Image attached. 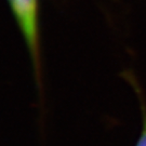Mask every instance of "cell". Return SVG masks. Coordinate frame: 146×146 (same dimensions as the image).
I'll use <instances>...</instances> for the list:
<instances>
[{"label": "cell", "mask_w": 146, "mask_h": 146, "mask_svg": "<svg viewBox=\"0 0 146 146\" xmlns=\"http://www.w3.org/2000/svg\"><path fill=\"white\" fill-rule=\"evenodd\" d=\"M25 42L31 60L34 79L39 98L42 99L43 69H42L41 31H40V0H7Z\"/></svg>", "instance_id": "obj_1"}, {"label": "cell", "mask_w": 146, "mask_h": 146, "mask_svg": "<svg viewBox=\"0 0 146 146\" xmlns=\"http://www.w3.org/2000/svg\"><path fill=\"white\" fill-rule=\"evenodd\" d=\"M122 78L125 79L128 84H130L133 88L134 92H135L136 96L140 102V108H141L142 114V128L141 133L136 140L134 146H146V98L145 94L143 92V89L140 86V82L136 78V76L131 70H123L121 74Z\"/></svg>", "instance_id": "obj_2"}]
</instances>
